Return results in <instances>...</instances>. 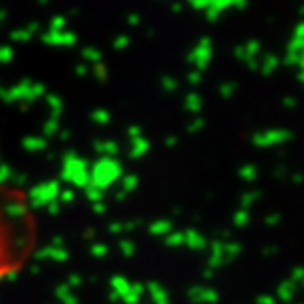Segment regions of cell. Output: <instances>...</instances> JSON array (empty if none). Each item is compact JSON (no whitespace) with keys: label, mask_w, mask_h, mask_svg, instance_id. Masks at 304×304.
Segmentation results:
<instances>
[{"label":"cell","mask_w":304,"mask_h":304,"mask_svg":"<svg viewBox=\"0 0 304 304\" xmlns=\"http://www.w3.org/2000/svg\"><path fill=\"white\" fill-rule=\"evenodd\" d=\"M9 178H11V169H9V165H0V185L6 183Z\"/></svg>","instance_id":"cell-29"},{"label":"cell","mask_w":304,"mask_h":304,"mask_svg":"<svg viewBox=\"0 0 304 304\" xmlns=\"http://www.w3.org/2000/svg\"><path fill=\"white\" fill-rule=\"evenodd\" d=\"M83 284V278H81V275H70V278H68V288H77V286Z\"/></svg>","instance_id":"cell-30"},{"label":"cell","mask_w":304,"mask_h":304,"mask_svg":"<svg viewBox=\"0 0 304 304\" xmlns=\"http://www.w3.org/2000/svg\"><path fill=\"white\" fill-rule=\"evenodd\" d=\"M147 291L150 293V299H152V303L154 304H170L167 290H165L160 282H149Z\"/></svg>","instance_id":"cell-8"},{"label":"cell","mask_w":304,"mask_h":304,"mask_svg":"<svg viewBox=\"0 0 304 304\" xmlns=\"http://www.w3.org/2000/svg\"><path fill=\"white\" fill-rule=\"evenodd\" d=\"M143 291H145V286L139 284V282H134V284H130L129 293H127L121 301H123L125 304H139V301H141V297H143Z\"/></svg>","instance_id":"cell-12"},{"label":"cell","mask_w":304,"mask_h":304,"mask_svg":"<svg viewBox=\"0 0 304 304\" xmlns=\"http://www.w3.org/2000/svg\"><path fill=\"white\" fill-rule=\"evenodd\" d=\"M130 284H132V282H129V280H127L125 277H121V275H116V277L112 278V282H110L112 291H114L117 297H119V301H121V299L129 293Z\"/></svg>","instance_id":"cell-11"},{"label":"cell","mask_w":304,"mask_h":304,"mask_svg":"<svg viewBox=\"0 0 304 304\" xmlns=\"http://www.w3.org/2000/svg\"><path fill=\"white\" fill-rule=\"evenodd\" d=\"M295 293H297V284L295 282H291L290 278L284 280L282 284H278L277 288V301H282V303H290L291 299L295 297Z\"/></svg>","instance_id":"cell-9"},{"label":"cell","mask_w":304,"mask_h":304,"mask_svg":"<svg viewBox=\"0 0 304 304\" xmlns=\"http://www.w3.org/2000/svg\"><path fill=\"white\" fill-rule=\"evenodd\" d=\"M291 139V132L284 129H270V130H262L259 134L253 136V145L257 149H273L278 145H284L286 141Z\"/></svg>","instance_id":"cell-5"},{"label":"cell","mask_w":304,"mask_h":304,"mask_svg":"<svg viewBox=\"0 0 304 304\" xmlns=\"http://www.w3.org/2000/svg\"><path fill=\"white\" fill-rule=\"evenodd\" d=\"M119 251L123 253L125 257H132V255L136 253V244L129 238H123L119 242Z\"/></svg>","instance_id":"cell-23"},{"label":"cell","mask_w":304,"mask_h":304,"mask_svg":"<svg viewBox=\"0 0 304 304\" xmlns=\"http://www.w3.org/2000/svg\"><path fill=\"white\" fill-rule=\"evenodd\" d=\"M46 141L42 137H28L24 139V149L28 152H39V150H44Z\"/></svg>","instance_id":"cell-16"},{"label":"cell","mask_w":304,"mask_h":304,"mask_svg":"<svg viewBox=\"0 0 304 304\" xmlns=\"http://www.w3.org/2000/svg\"><path fill=\"white\" fill-rule=\"evenodd\" d=\"M63 180L75 185V187L86 189L90 185V165L86 160L79 158L75 152L68 150L63 158V170H61Z\"/></svg>","instance_id":"cell-2"},{"label":"cell","mask_w":304,"mask_h":304,"mask_svg":"<svg viewBox=\"0 0 304 304\" xmlns=\"http://www.w3.org/2000/svg\"><path fill=\"white\" fill-rule=\"evenodd\" d=\"M238 176L242 178V180H246V181H255L257 180V176H259V170H257L255 165L247 163V165H244V167L238 170Z\"/></svg>","instance_id":"cell-17"},{"label":"cell","mask_w":304,"mask_h":304,"mask_svg":"<svg viewBox=\"0 0 304 304\" xmlns=\"http://www.w3.org/2000/svg\"><path fill=\"white\" fill-rule=\"evenodd\" d=\"M257 200H259V193H246L240 198V209H247V211H249V207H251Z\"/></svg>","instance_id":"cell-24"},{"label":"cell","mask_w":304,"mask_h":304,"mask_svg":"<svg viewBox=\"0 0 304 304\" xmlns=\"http://www.w3.org/2000/svg\"><path fill=\"white\" fill-rule=\"evenodd\" d=\"M84 193H86V198L92 202V203H97V202L103 200L104 193L101 191V189L94 187V185H88V187L84 189Z\"/></svg>","instance_id":"cell-20"},{"label":"cell","mask_w":304,"mask_h":304,"mask_svg":"<svg viewBox=\"0 0 304 304\" xmlns=\"http://www.w3.org/2000/svg\"><path fill=\"white\" fill-rule=\"evenodd\" d=\"M301 81H303V83H304V71H303V73H301Z\"/></svg>","instance_id":"cell-48"},{"label":"cell","mask_w":304,"mask_h":304,"mask_svg":"<svg viewBox=\"0 0 304 304\" xmlns=\"http://www.w3.org/2000/svg\"><path fill=\"white\" fill-rule=\"evenodd\" d=\"M94 235H96V231H94V229H88V231L84 233V236H86V238H90V236H94Z\"/></svg>","instance_id":"cell-45"},{"label":"cell","mask_w":304,"mask_h":304,"mask_svg":"<svg viewBox=\"0 0 304 304\" xmlns=\"http://www.w3.org/2000/svg\"><path fill=\"white\" fill-rule=\"evenodd\" d=\"M96 150L99 154H103L104 158H114L119 152V147L114 141H103V143L99 141L96 143Z\"/></svg>","instance_id":"cell-15"},{"label":"cell","mask_w":304,"mask_h":304,"mask_svg":"<svg viewBox=\"0 0 304 304\" xmlns=\"http://www.w3.org/2000/svg\"><path fill=\"white\" fill-rule=\"evenodd\" d=\"M92 209H94V213H96V214L106 213V205H104L103 202H97V203H94V205H92Z\"/></svg>","instance_id":"cell-36"},{"label":"cell","mask_w":304,"mask_h":304,"mask_svg":"<svg viewBox=\"0 0 304 304\" xmlns=\"http://www.w3.org/2000/svg\"><path fill=\"white\" fill-rule=\"evenodd\" d=\"M174 143H176V139H174V137H169V139H167V145H169V147H172Z\"/></svg>","instance_id":"cell-47"},{"label":"cell","mask_w":304,"mask_h":304,"mask_svg":"<svg viewBox=\"0 0 304 304\" xmlns=\"http://www.w3.org/2000/svg\"><path fill=\"white\" fill-rule=\"evenodd\" d=\"M59 193H61V185H59L57 180L52 181H44V183H39L30 191L28 198H30V205L33 209H42L46 207L48 203H52L59 198Z\"/></svg>","instance_id":"cell-4"},{"label":"cell","mask_w":304,"mask_h":304,"mask_svg":"<svg viewBox=\"0 0 304 304\" xmlns=\"http://www.w3.org/2000/svg\"><path fill=\"white\" fill-rule=\"evenodd\" d=\"M137 183H139V178L137 176H134V174H127V176H123L121 178V185H123V193H132V191H136V187H137Z\"/></svg>","instance_id":"cell-18"},{"label":"cell","mask_w":304,"mask_h":304,"mask_svg":"<svg viewBox=\"0 0 304 304\" xmlns=\"http://www.w3.org/2000/svg\"><path fill=\"white\" fill-rule=\"evenodd\" d=\"M4 213L9 218H22V216H26L28 207L22 202H9L6 207H4Z\"/></svg>","instance_id":"cell-14"},{"label":"cell","mask_w":304,"mask_h":304,"mask_svg":"<svg viewBox=\"0 0 304 304\" xmlns=\"http://www.w3.org/2000/svg\"><path fill=\"white\" fill-rule=\"evenodd\" d=\"M26 180H28V178H26V174H17V176H15V185H19V187H22V185H24V183H26Z\"/></svg>","instance_id":"cell-37"},{"label":"cell","mask_w":304,"mask_h":304,"mask_svg":"<svg viewBox=\"0 0 304 304\" xmlns=\"http://www.w3.org/2000/svg\"><path fill=\"white\" fill-rule=\"evenodd\" d=\"M121 178H123V167L116 158H104L103 156L101 160H97L92 165L90 185L101 189L103 193Z\"/></svg>","instance_id":"cell-1"},{"label":"cell","mask_w":304,"mask_h":304,"mask_svg":"<svg viewBox=\"0 0 304 304\" xmlns=\"http://www.w3.org/2000/svg\"><path fill=\"white\" fill-rule=\"evenodd\" d=\"M257 304H277V299L273 297V295H260L257 299Z\"/></svg>","instance_id":"cell-31"},{"label":"cell","mask_w":304,"mask_h":304,"mask_svg":"<svg viewBox=\"0 0 304 304\" xmlns=\"http://www.w3.org/2000/svg\"><path fill=\"white\" fill-rule=\"evenodd\" d=\"M240 244L231 242V240H214L209 244V259H207V275H213L214 270H218L222 266H227L233 262L240 255Z\"/></svg>","instance_id":"cell-3"},{"label":"cell","mask_w":304,"mask_h":304,"mask_svg":"<svg viewBox=\"0 0 304 304\" xmlns=\"http://www.w3.org/2000/svg\"><path fill=\"white\" fill-rule=\"evenodd\" d=\"M290 280L295 284H304V268H295L290 275Z\"/></svg>","instance_id":"cell-27"},{"label":"cell","mask_w":304,"mask_h":304,"mask_svg":"<svg viewBox=\"0 0 304 304\" xmlns=\"http://www.w3.org/2000/svg\"><path fill=\"white\" fill-rule=\"evenodd\" d=\"M73 198H75V193L71 189H65V191L59 193V200L63 203H70V202H73Z\"/></svg>","instance_id":"cell-28"},{"label":"cell","mask_w":304,"mask_h":304,"mask_svg":"<svg viewBox=\"0 0 304 304\" xmlns=\"http://www.w3.org/2000/svg\"><path fill=\"white\" fill-rule=\"evenodd\" d=\"M125 196H127V193H123V191H117V194H116L117 200H125Z\"/></svg>","instance_id":"cell-43"},{"label":"cell","mask_w":304,"mask_h":304,"mask_svg":"<svg viewBox=\"0 0 304 304\" xmlns=\"http://www.w3.org/2000/svg\"><path fill=\"white\" fill-rule=\"evenodd\" d=\"M183 246H187L193 251H203V249H207L209 242L202 233L194 231V229H187V231H183Z\"/></svg>","instance_id":"cell-7"},{"label":"cell","mask_w":304,"mask_h":304,"mask_svg":"<svg viewBox=\"0 0 304 304\" xmlns=\"http://www.w3.org/2000/svg\"><path fill=\"white\" fill-rule=\"evenodd\" d=\"M108 231H110L112 235H119L123 231V224H121V222H112L110 226H108Z\"/></svg>","instance_id":"cell-33"},{"label":"cell","mask_w":304,"mask_h":304,"mask_svg":"<svg viewBox=\"0 0 304 304\" xmlns=\"http://www.w3.org/2000/svg\"><path fill=\"white\" fill-rule=\"evenodd\" d=\"M137 227V222H127V224H123V231H134Z\"/></svg>","instance_id":"cell-39"},{"label":"cell","mask_w":304,"mask_h":304,"mask_svg":"<svg viewBox=\"0 0 304 304\" xmlns=\"http://www.w3.org/2000/svg\"><path fill=\"white\" fill-rule=\"evenodd\" d=\"M150 149V143L145 139V137L137 136L132 139V147H130V158H141V156H145L147 152H149Z\"/></svg>","instance_id":"cell-10"},{"label":"cell","mask_w":304,"mask_h":304,"mask_svg":"<svg viewBox=\"0 0 304 304\" xmlns=\"http://www.w3.org/2000/svg\"><path fill=\"white\" fill-rule=\"evenodd\" d=\"M55 295H57V299L61 301V303L68 301V299L71 297V291H70V288H68V284L57 286V290H55Z\"/></svg>","instance_id":"cell-26"},{"label":"cell","mask_w":304,"mask_h":304,"mask_svg":"<svg viewBox=\"0 0 304 304\" xmlns=\"http://www.w3.org/2000/svg\"><path fill=\"white\" fill-rule=\"evenodd\" d=\"M46 209H48V213L55 216V214H59V211H61V203L55 200V202H52V203H48V205H46Z\"/></svg>","instance_id":"cell-32"},{"label":"cell","mask_w":304,"mask_h":304,"mask_svg":"<svg viewBox=\"0 0 304 304\" xmlns=\"http://www.w3.org/2000/svg\"><path fill=\"white\" fill-rule=\"evenodd\" d=\"M150 235L154 236H167L170 231H172V222L170 220H156L154 224L149 226Z\"/></svg>","instance_id":"cell-13"},{"label":"cell","mask_w":304,"mask_h":304,"mask_svg":"<svg viewBox=\"0 0 304 304\" xmlns=\"http://www.w3.org/2000/svg\"><path fill=\"white\" fill-rule=\"evenodd\" d=\"M202 127V121L200 119H198V123H194V125H191V127H189V130H191V132H193V130H198Z\"/></svg>","instance_id":"cell-41"},{"label":"cell","mask_w":304,"mask_h":304,"mask_svg":"<svg viewBox=\"0 0 304 304\" xmlns=\"http://www.w3.org/2000/svg\"><path fill=\"white\" fill-rule=\"evenodd\" d=\"M187 297L194 304H214L218 301V291L214 290V288H211V286L200 284V286L189 288Z\"/></svg>","instance_id":"cell-6"},{"label":"cell","mask_w":304,"mask_h":304,"mask_svg":"<svg viewBox=\"0 0 304 304\" xmlns=\"http://www.w3.org/2000/svg\"><path fill=\"white\" fill-rule=\"evenodd\" d=\"M130 136H132V139H134V137H137V136H139V130H137V129H130Z\"/></svg>","instance_id":"cell-44"},{"label":"cell","mask_w":304,"mask_h":304,"mask_svg":"<svg viewBox=\"0 0 304 304\" xmlns=\"http://www.w3.org/2000/svg\"><path fill=\"white\" fill-rule=\"evenodd\" d=\"M90 255L96 257V259H103V257L108 255V246L106 244H94L90 247Z\"/></svg>","instance_id":"cell-25"},{"label":"cell","mask_w":304,"mask_h":304,"mask_svg":"<svg viewBox=\"0 0 304 304\" xmlns=\"http://www.w3.org/2000/svg\"><path fill=\"white\" fill-rule=\"evenodd\" d=\"M39 271H40V266H37V264L32 266V273H35V275H37Z\"/></svg>","instance_id":"cell-46"},{"label":"cell","mask_w":304,"mask_h":304,"mask_svg":"<svg viewBox=\"0 0 304 304\" xmlns=\"http://www.w3.org/2000/svg\"><path fill=\"white\" fill-rule=\"evenodd\" d=\"M35 259H37V260L50 259V246H48V247H42V249H39V251L35 253Z\"/></svg>","instance_id":"cell-34"},{"label":"cell","mask_w":304,"mask_h":304,"mask_svg":"<svg viewBox=\"0 0 304 304\" xmlns=\"http://www.w3.org/2000/svg\"><path fill=\"white\" fill-rule=\"evenodd\" d=\"M52 246L53 247H65V238H63V236H55L52 242Z\"/></svg>","instance_id":"cell-38"},{"label":"cell","mask_w":304,"mask_h":304,"mask_svg":"<svg viewBox=\"0 0 304 304\" xmlns=\"http://www.w3.org/2000/svg\"><path fill=\"white\" fill-rule=\"evenodd\" d=\"M50 259L55 260V262H65V260H68V251L65 247L50 246Z\"/></svg>","instance_id":"cell-22"},{"label":"cell","mask_w":304,"mask_h":304,"mask_svg":"<svg viewBox=\"0 0 304 304\" xmlns=\"http://www.w3.org/2000/svg\"><path fill=\"white\" fill-rule=\"evenodd\" d=\"M53 130H55V123H50V125H46V132H48V134H52Z\"/></svg>","instance_id":"cell-42"},{"label":"cell","mask_w":304,"mask_h":304,"mask_svg":"<svg viewBox=\"0 0 304 304\" xmlns=\"http://www.w3.org/2000/svg\"><path fill=\"white\" fill-rule=\"evenodd\" d=\"M4 277H6L7 280H9V282H13V280H17V277H19V273H17V271H9V273H7V275H4Z\"/></svg>","instance_id":"cell-40"},{"label":"cell","mask_w":304,"mask_h":304,"mask_svg":"<svg viewBox=\"0 0 304 304\" xmlns=\"http://www.w3.org/2000/svg\"><path fill=\"white\" fill-rule=\"evenodd\" d=\"M165 244H167L169 247H180V246H183V233H170L165 236Z\"/></svg>","instance_id":"cell-21"},{"label":"cell","mask_w":304,"mask_h":304,"mask_svg":"<svg viewBox=\"0 0 304 304\" xmlns=\"http://www.w3.org/2000/svg\"><path fill=\"white\" fill-rule=\"evenodd\" d=\"M249 220H251V214H249V211H247V209H238V211L233 214V224L236 227L247 226V224H249Z\"/></svg>","instance_id":"cell-19"},{"label":"cell","mask_w":304,"mask_h":304,"mask_svg":"<svg viewBox=\"0 0 304 304\" xmlns=\"http://www.w3.org/2000/svg\"><path fill=\"white\" fill-rule=\"evenodd\" d=\"M264 222L268 224V226H277L278 222H280V214L275 213V214H270V216H266Z\"/></svg>","instance_id":"cell-35"}]
</instances>
